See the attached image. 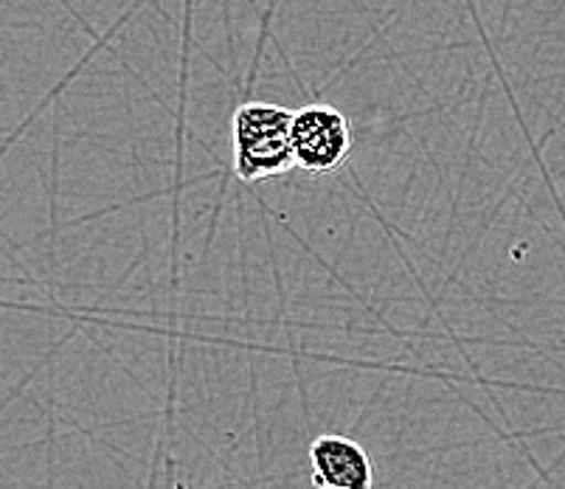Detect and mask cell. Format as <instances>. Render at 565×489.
I'll return each mask as SVG.
<instances>
[{
  "instance_id": "cell-1",
  "label": "cell",
  "mask_w": 565,
  "mask_h": 489,
  "mask_svg": "<svg viewBox=\"0 0 565 489\" xmlns=\"http://www.w3.org/2000/svg\"><path fill=\"white\" fill-rule=\"evenodd\" d=\"M292 113L274 102H245L231 118L234 172L243 183H262L296 169L292 152Z\"/></svg>"
},
{
  "instance_id": "cell-2",
  "label": "cell",
  "mask_w": 565,
  "mask_h": 489,
  "mask_svg": "<svg viewBox=\"0 0 565 489\" xmlns=\"http://www.w3.org/2000/svg\"><path fill=\"white\" fill-rule=\"evenodd\" d=\"M292 152L296 167L310 174L338 172L352 156V125L338 107L307 105L292 113Z\"/></svg>"
},
{
  "instance_id": "cell-3",
  "label": "cell",
  "mask_w": 565,
  "mask_h": 489,
  "mask_svg": "<svg viewBox=\"0 0 565 489\" xmlns=\"http://www.w3.org/2000/svg\"><path fill=\"white\" fill-rule=\"evenodd\" d=\"M310 465L318 487L372 489L374 483L372 458L349 436H318L310 447Z\"/></svg>"
},
{
  "instance_id": "cell-4",
  "label": "cell",
  "mask_w": 565,
  "mask_h": 489,
  "mask_svg": "<svg viewBox=\"0 0 565 489\" xmlns=\"http://www.w3.org/2000/svg\"><path fill=\"white\" fill-rule=\"evenodd\" d=\"M321 489H341V487H321Z\"/></svg>"
}]
</instances>
